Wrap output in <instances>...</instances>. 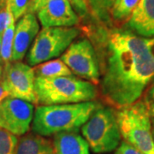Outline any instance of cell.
<instances>
[{
	"label": "cell",
	"mask_w": 154,
	"mask_h": 154,
	"mask_svg": "<svg viewBox=\"0 0 154 154\" xmlns=\"http://www.w3.org/2000/svg\"><path fill=\"white\" fill-rule=\"evenodd\" d=\"M94 39L103 99L116 109L136 102L154 80V38L127 28H103Z\"/></svg>",
	"instance_id": "obj_1"
},
{
	"label": "cell",
	"mask_w": 154,
	"mask_h": 154,
	"mask_svg": "<svg viewBox=\"0 0 154 154\" xmlns=\"http://www.w3.org/2000/svg\"><path fill=\"white\" fill-rule=\"evenodd\" d=\"M100 105L98 101L38 105L34 110L32 131L44 137L63 132H78Z\"/></svg>",
	"instance_id": "obj_2"
},
{
	"label": "cell",
	"mask_w": 154,
	"mask_h": 154,
	"mask_svg": "<svg viewBox=\"0 0 154 154\" xmlns=\"http://www.w3.org/2000/svg\"><path fill=\"white\" fill-rule=\"evenodd\" d=\"M35 94L39 105H66L95 101L99 90L94 83L74 75L35 79Z\"/></svg>",
	"instance_id": "obj_3"
},
{
	"label": "cell",
	"mask_w": 154,
	"mask_h": 154,
	"mask_svg": "<svg viewBox=\"0 0 154 154\" xmlns=\"http://www.w3.org/2000/svg\"><path fill=\"white\" fill-rule=\"evenodd\" d=\"M116 119L122 138L144 154H154L152 115L146 100L139 99L116 110Z\"/></svg>",
	"instance_id": "obj_4"
},
{
	"label": "cell",
	"mask_w": 154,
	"mask_h": 154,
	"mask_svg": "<svg viewBox=\"0 0 154 154\" xmlns=\"http://www.w3.org/2000/svg\"><path fill=\"white\" fill-rule=\"evenodd\" d=\"M81 132L94 153L105 154L115 151L122 139L115 108L100 105L83 124Z\"/></svg>",
	"instance_id": "obj_5"
},
{
	"label": "cell",
	"mask_w": 154,
	"mask_h": 154,
	"mask_svg": "<svg viewBox=\"0 0 154 154\" xmlns=\"http://www.w3.org/2000/svg\"><path fill=\"white\" fill-rule=\"evenodd\" d=\"M80 34L76 27L43 28L28 50L26 60L29 66L35 67L46 61L58 58Z\"/></svg>",
	"instance_id": "obj_6"
},
{
	"label": "cell",
	"mask_w": 154,
	"mask_h": 154,
	"mask_svg": "<svg viewBox=\"0 0 154 154\" xmlns=\"http://www.w3.org/2000/svg\"><path fill=\"white\" fill-rule=\"evenodd\" d=\"M59 58L74 75L96 86L99 85L100 73L98 56L89 38L74 40Z\"/></svg>",
	"instance_id": "obj_7"
},
{
	"label": "cell",
	"mask_w": 154,
	"mask_h": 154,
	"mask_svg": "<svg viewBox=\"0 0 154 154\" xmlns=\"http://www.w3.org/2000/svg\"><path fill=\"white\" fill-rule=\"evenodd\" d=\"M35 79L33 67L21 61H11L4 66L1 83L9 96L37 104Z\"/></svg>",
	"instance_id": "obj_8"
},
{
	"label": "cell",
	"mask_w": 154,
	"mask_h": 154,
	"mask_svg": "<svg viewBox=\"0 0 154 154\" xmlns=\"http://www.w3.org/2000/svg\"><path fill=\"white\" fill-rule=\"evenodd\" d=\"M34 110L32 103L8 96L0 102V128L22 136L30 130Z\"/></svg>",
	"instance_id": "obj_9"
},
{
	"label": "cell",
	"mask_w": 154,
	"mask_h": 154,
	"mask_svg": "<svg viewBox=\"0 0 154 154\" xmlns=\"http://www.w3.org/2000/svg\"><path fill=\"white\" fill-rule=\"evenodd\" d=\"M36 16L43 28L75 27L80 22L69 0H45Z\"/></svg>",
	"instance_id": "obj_10"
},
{
	"label": "cell",
	"mask_w": 154,
	"mask_h": 154,
	"mask_svg": "<svg viewBox=\"0 0 154 154\" xmlns=\"http://www.w3.org/2000/svg\"><path fill=\"white\" fill-rule=\"evenodd\" d=\"M39 32L36 14L27 13L18 20L15 28L11 61H22Z\"/></svg>",
	"instance_id": "obj_11"
},
{
	"label": "cell",
	"mask_w": 154,
	"mask_h": 154,
	"mask_svg": "<svg viewBox=\"0 0 154 154\" xmlns=\"http://www.w3.org/2000/svg\"><path fill=\"white\" fill-rule=\"evenodd\" d=\"M125 26L140 37L154 38V0H140Z\"/></svg>",
	"instance_id": "obj_12"
},
{
	"label": "cell",
	"mask_w": 154,
	"mask_h": 154,
	"mask_svg": "<svg viewBox=\"0 0 154 154\" xmlns=\"http://www.w3.org/2000/svg\"><path fill=\"white\" fill-rule=\"evenodd\" d=\"M74 10L81 15H87L94 18L103 26H111V8L114 0H69Z\"/></svg>",
	"instance_id": "obj_13"
},
{
	"label": "cell",
	"mask_w": 154,
	"mask_h": 154,
	"mask_svg": "<svg viewBox=\"0 0 154 154\" xmlns=\"http://www.w3.org/2000/svg\"><path fill=\"white\" fill-rule=\"evenodd\" d=\"M56 154H89V146L78 132H63L53 135Z\"/></svg>",
	"instance_id": "obj_14"
},
{
	"label": "cell",
	"mask_w": 154,
	"mask_h": 154,
	"mask_svg": "<svg viewBox=\"0 0 154 154\" xmlns=\"http://www.w3.org/2000/svg\"><path fill=\"white\" fill-rule=\"evenodd\" d=\"M16 154H56L52 141L34 133L26 134L17 145Z\"/></svg>",
	"instance_id": "obj_15"
},
{
	"label": "cell",
	"mask_w": 154,
	"mask_h": 154,
	"mask_svg": "<svg viewBox=\"0 0 154 154\" xmlns=\"http://www.w3.org/2000/svg\"><path fill=\"white\" fill-rule=\"evenodd\" d=\"M36 77L50 78V77L65 76L73 75L70 69L60 58H55L39 63L33 68Z\"/></svg>",
	"instance_id": "obj_16"
},
{
	"label": "cell",
	"mask_w": 154,
	"mask_h": 154,
	"mask_svg": "<svg viewBox=\"0 0 154 154\" xmlns=\"http://www.w3.org/2000/svg\"><path fill=\"white\" fill-rule=\"evenodd\" d=\"M140 0H114L111 8V21L112 24L120 26L125 24L131 16Z\"/></svg>",
	"instance_id": "obj_17"
},
{
	"label": "cell",
	"mask_w": 154,
	"mask_h": 154,
	"mask_svg": "<svg viewBox=\"0 0 154 154\" xmlns=\"http://www.w3.org/2000/svg\"><path fill=\"white\" fill-rule=\"evenodd\" d=\"M15 19L10 14V17L8 22L6 24L5 29L2 34V43H1V58L4 64L11 62V56H12V49H13V41H14V35H15Z\"/></svg>",
	"instance_id": "obj_18"
},
{
	"label": "cell",
	"mask_w": 154,
	"mask_h": 154,
	"mask_svg": "<svg viewBox=\"0 0 154 154\" xmlns=\"http://www.w3.org/2000/svg\"><path fill=\"white\" fill-rule=\"evenodd\" d=\"M18 138L0 128V154H16Z\"/></svg>",
	"instance_id": "obj_19"
},
{
	"label": "cell",
	"mask_w": 154,
	"mask_h": 154,
	"mask_svg": "<svg viewBox=\"0 0 154 154\" xmlns=\"http://www.w3.org/2000/svg\"><path fill=\"white\" fill-rule=\"evenodd\" d=\"M30 0H8L9 9L16 21L28 13Z\"/></svg>",
	"instance_id": "obj_20"
},
{
	"label": "cell",
	"mask_w": 154,
	"mask_h": 154,
	"mask_svg": "<svg viewBox=\"0 0 154 154\" xmlns=\"http://www.w3.org/2000/svg\"><path fill=\"white\" fill-rule=\"evenodd\" d=\"M11 11L9 9L8 0H0V35L4 33L6 24L10 17Z\"/></svg>",
	"instance_id": "obj_21"
},
{
	"label": "cell",
	"mask_w": 154,
	"mask_h": 154,
	"mask_svg": "<svg viewBox=\"0 0 154 154\" xmlns=\"http://www.w3.org/2000/svg\"><path fill=\"white\" fill-rule=\"evenodd\" d=\"M114 154H144L137 148L133 146L132 145L128 144L126 141H122L118 147L115 150Z\"/></svg>",
	"instance_id": "obj_22"
},
{
	"label": "cell",
	"mask_w": 154,
	"mask_h": 154,
	"mask_svg": "<svg viewBox=\"0 0 154 154\" xmlns=\"http://www.w3.org/2000/svg\"><path fill=\"white\" fill-rule=\"evenodd\" d=\"M45 0H30L29 1V5H28V13H34L36 12L40 8V6L43 5Z\"/></svg>",
	"instance_id": "obj_23"
},
{
	"label": "cell",
	"mask_w": 154,
	"mask_h": 154,
	"mask_svg": "<svg viewBox=\"0 0 154 154\" xmlns=\"http://www.w3.org/2000/svg\"><path fill=\"white\" fill-rule=\"evenodd\" d=\"M146 100L149 104H154V80L153 82L150 84V86L146 90Z\"/></svg>",
	"instance_id": "obj_24"
},
{
	"label": "cell",
	"mask_w": 154,
	"mask_h": 154,
	"mask_svg": "<svg viewBox=\"0 0 154 154\" xmlns=\"http://www.w3.org/2000/svg\"><path fill=\"white\" fill-rule=\"evenodd\" d=\"M8 96H9L8 92L5 90V88L3 86V84L0 82V102L4 99H5L6 97H8Z\"/></svg>",
	"instance_id": "obj_25"
},
{
	"label": "cell",
	"mask_w": 154,
	"mask_h": 154,
	"mask_svg": "<svg viewBox=\"0 0 154 154\" xmlns=\"http://www.w3.org/2000/svg\"><path fill=\"white\" fill-rule=\"evenodd\" d=\"M149 105H150V112H151L152 117L154 118V104H149Z\"/></svg>",
	"instance_id": "obj_26"
},
{
	"label": "cell",
	"mask_w": 154,
	"mask_h": 154,
	"mask_svg": "<svg viewBox=\"0 0 154 154\" xmlns=\"http://www.w3.org/2000/svg\"><path fill=\"white\" fill-rule=\"evenodd\" d=\"M4 63H0V82L2 81V75H3V70H4Z\"/></svg>",
	"instance_id": "obj_27"
},
{
	"label": "cell",
	"mask_w": 154,
	"mask_h": 154,
	"mask_svg": "<svg viewBox=\"0 0 154 154\" xmlns=\"http://www.w3.org/2000/svg\"><path fill=\"white\" fill-rule=\"evenodd\" d=\"M152 139L154 142V118H152Z\"/></svg>",
	"instance_id": "obj_28"
},
{
	"label": "cell",
	"mask_w": 154,
	"mask_h": 154,
	"mask_svg": "<svg viewBox=\"0 0 154 154\" xmlns=\"http://www.w3.org/2000/svg\"><path fill=\"white\" fill-rule=\"evenodd\" d=\"M1 43H2V36L0 35V63H4L2 62V58H1Z\"/></svg>",
	"instance_id": "obj_29"
}]
</instances>
